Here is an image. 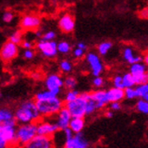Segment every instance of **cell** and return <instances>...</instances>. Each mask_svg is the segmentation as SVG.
<instances>
[{"instance_id":"38","label":"cell","mask_w":148,"mask_h":148,"mask_svg":"<svg viewBox=\"0 0 148 148\" xmlns=\"http://www.w3.org/2000/svg\"><path fill=\"white\" fill-rule=\"evenodd\" d=\"M14 18V14L11 12H5L3 14V20L6 23H10Z\"/></svg>"},{"instance_id":"20","label":"cell","mask_w":148,"mask_h":148,"mask_svg":"<svg viewBox=\"0 0 148 148\" xmlns=\"http://www.w3.org/2000/svg\"><path fill=\"white\" fill-rule=\"evenodd\" d=\"M135 90L136 91L137 98L145 100H148V84H139L135 86Z\"/></svg>"},{"instance_id":"19","label":"cell","mask_w":148,"mask_h":148,"mask_svg":"<svg viewBox=\"0 0 148 148\" xmlns=\"http://www.w3.org/2000/svg\"><path fill=\"white\" fill-rule=\"evenodd\" d=\"M85 127V121L84 117H72L68 125V127L74 134L82 133Z\"/></svg>"},{"instance_id":"41","label":"cell","mask_w":148,"mask_h":148,"mask_svg":"<svg viewBox=\"0 0 148 148\" xmlns=\"http://www.w3.org/2000/svg\"><path fill=\"white\" fill-rule=\"evenodd\" d=\"M139 16L141 17V18H144V19H147V17H148V9H147V7L140 11Z\"/></svg>"},{"instance_id":"35","label":"cell","mask_w":148,"mask_h":148,"mask_svg":"<svg viewBox=\"0 0 148 148\" xmlns=\"http://www.w3.org/2000/svg\"><path fill=\"white\" fill-rule=\"evenodd\" d=\"M113 84H114V87H115V88H124V85H123V81H122V76H120V75L115 76V78L113 79Z\"/></svg>"},{"instance_id":"31","label":"cell","mask_w":148,"mask_h":148,"mask_svg":"<svg viewBox=\"0 0 148 148\" xmlns=\"http://www.w3.org/2000/svg\"><path fill=\"white\" fill-rule=\"evenodd\" d=\"M70 49L71 45L67 42H60L59 43H57V51H59V53H66L70 51Z\"/></svg>"},{"instance_id":"6","label":"cell","mask_w":148,"mask_h":148,"mask_svg":"<svg viewBox=\"0 0 148 148\" xmlns=\"http://www.w3.org/2000/svg\"><path fill=\"white\" fill-rule=\"evenodd\" d=\"M129 73H131V75L134 78L135 85L147 83L148 74L146 71V65L144 62H136L131 64Z\"/></svg>"},{"instance_id":"11","label":"cell","mask_w":148,"mask_h":148,"mask_svg":"<svg viewBox=\"0 0 148 148\" xmlns=\"http://www.w3.org/2000/svg\"><path fill=\"white\" fill-rule=\"evenodd\" d=\"M18 54V46L17 44L10 41L4 43L1 50H0V59L2 61L8 62L15 59Z\"/></svg>"},{"instance_id":"14","label":"cell","mask_w":148,"mask_h":148,"mask_svg":"<svg viewBox=\"0 0 148 148\" xmlns=\"http://www.w3.org/2000/svg\"><path fill=\"white\" fill-rule=\"evenodd\" d=\"M86 61L90 65V69L92 71L93 75L100 76V74L104 71V65L100 60L99 56L94 53H88L86 55Z\"/></svg>"},{"instance_id":"29","label":"cell","mask_w":148,"mask_h":148,"mask_svg":"<svg viewBox=\"0 0 148 148\" xmlns=\"http://www.w3.org/2000/svg\"><path fill=\"white\" fill-rule=\"evenodd\" d=\"M22 40H23V34L21 31H16L9 37V41L17 44V45L19 43H22Z\"/></svg>"},{"instance_id":"45","label":"cell","mask_w":148,"mask_h":148,"mask_svg":"<svg viewBox=\"0 0 148 148\" xmlns=\"http://www.w3.org/2000/svg\"><path fill=\"white\" fill-rule=\"evenodd\" d=\"M0 148H8L6 143L5 141H3L1 138H0Z\"/></svg>"},{"instance_id":"43","label":"cell","mask_w":148,"mask_h":148,"mask_svg":"<svg viewBox=\"0 0 148 148\" xmlns=\"http://www.w3.org/2000/svg\"><path fill=\"white\" fill-rule=\"evenodd\" d=\"M22 44H23V47L25 49H31L32 48V43L30 42H28V41H25L22 42Z\"/></svg>"},{"instance_id":"42","label":"cell","mask_w":148,"mask_h":148,"mask_svg":"<svg viewBox=\"0 0 148 148\" xmlns=\"http://www.w3.org/2000/svg\"><path fill=\"white\" fill-rule=\"evenodd\" d=\"M84 50H82V49H80V48H76V50H75V51H74V54H75V56L76 57H77V58H79V57H82L83 55H84Z\"/></svg>"},{"instance_id":"9","label":"cell","mask_w":148,"mask_h":148,"mask_svg":"<svg viewBox=\"0 0 148 148\" xmlns=\"http://www.w3.org/2000/svg\"><path fill=\"white\" fill-rule=\"evenodd\" d=\"M58 131L59 129L55 121L45 120L44 118H41L36 122V133H38V135L54 136Z\"/></svg>"},{"instance_id":"2","label":"cell","mask_w":148,"mask_h":148,"mask_svg":"<svg viewBox=\"0 0 148 148\" xmlns=\"http://www.w3.org/2000/svg\"><path fill=\"white\" fill-rule=\"evenodd\" d=\"M35 102L41 118L55 116L59 112V110L64 107V101L58 96L48 99L35 100Z\"/></svg>"},{"instance_id":"27","label":"cell","mask_w":148,"mask_h":148,"mask_svg":"<svg viewBox=\"0 0 148 148\" xmlns=\"http://www.w3.org/2000/svg\"><path fill=\"white\" fill-rule=\"evenodd\" d=\"M79 91L76 90H68L67 92L65 93V98H64V103L65 102H70V101H73L74 99H76L77 97H78V95H79Z\"/></svg>"},{"instance_id":"8","label":"cell","mask_w":148,"mask_h":148,"mask_svg":"<svg viewBox=\"0 0 148 148\" xmlns=\"http://www.w3.org/2000/svg\"><path fill=\"white\" fill-rule=\"evenodd\" d=\"M63 148H90V143L82 133H77L65 139Z\"/></svg>"},{"instance_id":"39","label":"cell","mask_w":148,"mask_h":148,"mask_svg":"<svg viewBox=\"0 0 148 148\" xmlns=\"http://www.w3.org/2000/svg\"><path fill=\"white\" fill-rule=\"evenodd\" d=\"M110 104V110L112 111H118L121 109V103L120 102H111Z\"/></svg>"},{"instance_id":"4","label":"cell","mask_w":148,"mask_h":148,"mask_svg":"<svg viewBox=\"0 0 148 148\" xmlns=\"http://www.w3.org/2000/svg\"><path fill=\"white\" fill-rule=\"evenodd\" d=\"M38 135L36 133V123L18 124L16 127V139L17 147L23 148L30 140Z\"/></svg>"},{"instance_id":"18","label":"cell","mask_w":148,"mask_h":148,"mask_svg":"<svg viewBox=\"0 0 148 148\" xmlns=\"http://www.w3.org/2000/svg\"><path fill=\"white\" fill-rule=\"evenodd\" d=\"M106 98L109 103L111 102H121L124 99V88H119L113 87L106 90Z\"/></svg>"},{"instance_id":"17","label":"cell","mask_w":148,"mask_h":148,"mask_svg":"<svg viewBox=\"0 0 148 148\" xmlns=\"http://www.w3.org/2000/svg\"><path fill=\"white\" fill-rule=\"evenodd\" d=\"M89 94H90V98L94 101L95 105H97V110L103 109L106 105L109 104L107 98H106V90H94L92 92H89Z\"/></svg>"},{"instance_id":"24","label":"cell","mask_w":148,"mask_h":148,"mask_svg":"<svg viewBox=\"0 0 148 148\" xmlns=\"http://www.w3.org/2000/svg\"><path fill=\"white\" fill-rule=\"evenodd\" d=\"M122 81H123V85L124 88H133L135 86L134 78L131 75V73H125L124 75L122 76Z\"/></svg>"},{"instance_id":"49","label":"cell","mask_w":148,"mask_h":148,"mask_svg":"<svg viewBox=\"0 0 148 148\" xmlns=\"http://www.w3.org/2000/svg\"><path fill=\"white\" fill-rule=\"evenodd\" d=\"M0 124H1V123H0Z\"/></svg>"},{"instance_id":"5","label":"cell","mask_w":148,"mask_h":148,"mask_svg":"<svg viewBox=\"0 0 148 148\" xmlns=\"http://www.w3.org/2000/svg\"><path fill=\"white\" fill-rule=\"evenodd\" d=\"M17 123L15 119L0 124V138L5 141L8 148L17 147L16 139V127Z\"/></svg>"},{"instance_id":"30","label":"cell","mask_w":148,"mask_h":148,"mask_svg":"<svg viewBox=\"0 0 148 148\" xmlns=\"http://www.w3.org/2000/svg\"><path fill=\"white\" fill-rule=\"evenodd\" d=\"M124 98L127 99H135L137 98L136 91L135 90V87L133 88H124Z\"/></svg>"},{"instance_id":"16","label":"cell","mask_w":148,"mask_h":148,"mask_svg":"<svg viewBox=\"0 0 148 148\" xmlns=\"http://www.w3.org/2000/svg\"><path fill=\"white\" fill-rule=\"evenodd\" d=\"M59 28L64 33H71L74 31L76 26L75 17L70 14H65L64 16L59 19L58 22Z\"/></svg>"},{"instance_id":"12","label":"cell","mask_w":148,"mask_h":148,"mask_svg":"<svg viewBox=\"0 0 148 148\" xmlns=\"http://www.w3.org/2000/svg\"><path fill=\"white\" fill-rule=\"evenodd\" d=\"M41 53L48 58H53L57 54V43L55 41H45L40 40L36 45Z\"/></svg>"},{"instance_id":"22","label":"cell","mask_w":148,"mask_h":148,"mask_svg":"<svg viewBox=\"0 0 148 148\" xmlns=\"http://www.w3.org/2000/svg\"><path fill=\"white\" fill-rule=\"evenodd\" d=\"M135 108L138 112L147 115L148 114V102L147 100L142 99H139L135 104Z\"/></svg>"},{"instance_id":"10","label":"cell","mask_w":148,"mask_h":148,"mask_svg":"<svg viewBox=\"0 0 148 148\" xmlns=\"http://www.w3.org/2000/svg\"><path fill=\"white\" fill-rule=\"evenodd\" d=\"M45 85L47 90L52 91L56 96H58L64 87V79L58 74H50L46 78Z\"/></svg>"},{"instance_id":"21","label":"cell","mask_w":148,"mask_h":148,"mask_svg":"<svg viewBox=\"0 0 148 148\" xmlns=\"http://www.w3.org/2000/svg\"><path fill=\"white\" fill-rule=\"evenodd\" d=\"M14 118V111L7 108H0V123H4L10 121Z\"/></svg>"},{"instance_id":"36","label":"cell","mask_w":148,"mask_h":148,"mask_svg":"<svg viewBox=\"0 0 148 148\" xmlns=\"http://www.w3.org/2000/svg\"><path fill=\"white\" fill-rule=\"evenodd\" d=\"M56 33L54 31H49V32H47L45 34L43 35V40L45 41H54V39L56 38Z\"/></svg>"},{"instance_id":"23","label":"cell","mask_w":148,"mask_h":148,"mask_svg":"<svg viewBox=\"0 0 148 148\" xmlns=\"http://www.w3.org/2000/svg\"><path fill=\"white\" fill-rule=\"evenodd\" d=\"M54 97H57L53 92L47 90H42L35 94V100H43V99H48Z\"/></svg>"},{"instance_id":"32","label":"cell","mask_w":148,"mask_h":148,"mask_svg":"<svg viewBox=\"0 0 148 148\" xmlns=\"http://www.w3.org/2000/svg\"><path fill=\"white\" fill-rule=\"evenodd\" d=\"M72 68H73L72 63L67 60H64L60 62V69L64 72H70L72 71Z\"/></svg>"},{"instance_id":"26","label":"cell","mask_w":148,"mask_h":148,"mask_svg":"<svg viewBox=\"0 0 148 148\" xmlns=\"http://www.w3.org/2000/svg\"><path fill=\"white\" fill-rule=\"evenodd\" d=\"M77 85L76 79L73 76H68L64 79V87L67 88L68 90H75V88Z\"/></svg>"},{"instance_id":"37","label":"cell","mask_w":148,"mask_h":148,"mask_svg":"<svg viewBox=\"0 0 148 148\" xmlns=\"http://www.w3.org/2000/svg\"><path fill=\"white\" fill-rule=\"evenodd\" d=\"M143 62V57L141 55H134L127 62L130 64H134L136 62Z\"/></svg>"},{"instance_id":"47","label":"cell","mask_w":148,"mask_h":148,"mask_svg":"<svg viewBox=\"0 0 148 148\" xmlns=\"http://www.w3.org/2000/svg\"><path fill=\"white\" fill-rule=\"evenodd\" d=\"M35 35L38 36V37H41V36H42V33H41V31H39V30H36V31L35 32Z\"/></svg>"},{"instance_id":"40","label":"cell","mask_w":148,"mask_h":148,"mask_svg":"<svg viewBox=\"0 0 148 148\" xmlns=\"http://www.w3.org/2000/svg\"><path fill=\"white\" fill-rule=\"evenodd\" d=\"M24 57L26 59L30 60V59H32L34 57V51L31 49H26V51H24Z\"/></svg>"},{"instance_id":"1","label":"cell","mask_w":148,"mask_h":148,"mask_svg":"<svg viewBox=\"0 0 148 148\" xmlns=\"http://www.w3.org/2000/svg\"><path fill=\"white\" fill-rule=\"evenodd\" d=\"M14 118L17 124L36 123L41 119L35 100H25L21 102L14 111Z\"/></svg>"},{"instance_id":"34","label":"cell","mask_w":148,"mask_h":148,"mask_svg":"<svg viewBox=\"0 0 148 148\" xmlns=\"http://www.w3.org/2000/svg\"><path fill=\"white\" fill-rule=\"evenodd\" d=\"M105 84V79H104L101 76H95L93 79V85L95 88H101Z\"/></svg>"},{"instance_id":"7","label":"cell","mask_w":148,"mask_h":148,"mask_svg":"<svg viewBox=\"0 0 148 148\" xmlns=\"http://www.w3.org/2000/svg\"><path fill=\"white\" fill-rule=\"evenodd\" d=\"M23 148H56V143L53 136L36 135Z\"/></svg>"},{"instance_id":"48","label":"cell","mask_w":148,"mask_h":148,"mask_svg":"<svg viewBox=\"0 0 148 148\" xmlns=\"http://www.w3.org/2000/svg\"><path fill=\"white\" fill-rule=\"evenodd\" d=\"M143 61H144V63L147 65V63H148V56L147 55L143 58Z\"/></svg>"},{"instance_id":"44","label":"cell","mask_w":148,"mask_h":148,"mask_svg":"<svg viewBox=\"0 0 148 148\" xmlns=\"http://www.w3.org/2000/svg\"><path fill=\"white\" fill-rule=\"evenodd\" d=\"M105 116L108 118H111V117H113L114 116V111L112 110H110L108 109L107 111H106V113H105Z\"/></svg>"},{"instance_id":"46","label":"cell","mask_w":148,"mask_h":148,"mask_svg":"<svg viewBox=\"0 0 148 148\" xmlns=\"http://www.w3.org/2000/svg\"><path fill=\"white\" fill-rule=\"evenodd\" d=\"M77 48H80V49H82V50H85L86 49V45L85 44V42H79L77 44Z\"/></svg>"},{"instance_id":"15","label":"cell","mask_w":148,"mask_h":148,"mask_svg":"<svg viewBox=\"0 0 148 148\" xmlns=\"http://www.w3.org/2000/svg\"><path fill=\"white\" fill-rule=\"evenodd\" d=\"M55 116H56L55 123L57 125L59 131H63L64 129L68 127V125H69V122L71 120L72 116L69 113V111L65 107H63L59 110V112Z\"/></svg>"},{"instance_id":"28","label":"cell","mask_w":148,"mask_h":148,"mask_svg":"<svg viewBox=\"0 0 148 148\" xmlns=\"http://www.w3.org/2000/svg\"><path fill=\"white\" fill-rule=\"evenodd\" d=\"M112 42H101L99 45H98V51L101 55H106L108 51L111 49L112 47Z\"/></svg>"},{"instance_id":"25","label":"cell","mask_w":148,"mask_h":148,"mask_svg":"<svg viewBox=\"0 0 148 148\" xmlns=\"http://www.w3.org/2000/svg\"><path fill=\"white\" fill-rule=\"evenodd\" d=\"M95 111H97V105H95L94 101L90 98V94H89V98L87 99L86 102V107H85V116H89L94 114Z\"/></svg>"},{"instance_id":"13","label":"cell","mask_w":148,"mask_h":148,"mask_svg":"<svg viewBox=\"0 0 148 148\" xmlns=\"http://www.w3.org/2000/svg\"><path fill=\"white\" fill-rule=\"evenodd\" d=\"M41 25V19L33 14H26L20 20V27L24 30H35Z\"/></svg>"},{"instance_id":"33","label":"cell","mask_w":148,"mask_h":148,"mask_svg":"<svg viewBox=\"0 0 148 148\" xmlns=\"http://www.w3.org/2000/svg\"><path fill=\"white\" fill-rule=\"evenodd\" d=\"M134 51H133V49L130 48V47H126V48H124V51H123V57L124 59L126 62H128L130 59L134 56Z\"/></svg>"},{"instance_id":"3","label":"cell","mask_w":148,"mask_h":148,"mask_svg":"<svg viewBox=\"0 0 148 148\" xmlns=\"http://www.w3.org/2000/svg\"><path fill=\"white\" fill-rule=\"evenodd\" d=\"M89 98V92L79 93L78 97L70 102L64 103V107L69 111L72 117H84L85 116L86 102Z\"/></svg>"}]
</instances>
